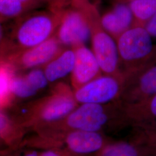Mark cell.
<instances>
[{
    "instance_id": "obj_1",
    "label": "cell",
    "mask_w": 156,
    "mask_h": 156,
    "mask_svg": "<svg viewBox=\"0 0 156 156\" xmlns=\"http://www.w3.org/2000/svg\"><path fill=\"white\" fill-rule=\"evenodd\" d=\"M17 19L9 37L4 39L0 49L1 57L33 48L49 39L58 27L60 15L55 8L51 13L34 12Z\"/></svg>"
},
{
    "instance_id": "obj_2",
    "label": "cell",
    "mask_w": 156,
    "mask_h": 156,
    "mask_svg": "<svg viewBox=\"0 0 156 156\" xmlns=\"http://www.w3.org/2000/svg\"><path fill=\"white\" fill-rule=\"evenodd\" d=\"M116 42L120 60L131 64L133 69L156 58L152 37L143 26H132L117 37Z\"/></svg>"
},
{
    "instance_id": "obj_3",
    "label": "cell",
    "mask_w": 156,
    "mask_h": 156,
    "mask_svg": "<svg viewBox=\"0 0 156 156\" xmlns=\"http://www.w3.org/2000/svg\"><path fill=\"white\" fill-rule=\"evenodd\" d=\"M56 8L60 15L56 37L61 45L74 48L87 42L92 30L84 12L77 8L64 11Z\"/></svg>"
},
{
    "instance_id": "obj_4",
    "label": "cell",
    "mask_w": 156,
    "mask_h": 156,
    "mask_svg": "<svg viewBox=\"0 0 156 156\" xmlns=\"http://www.w3.org/2000/svg\"><path fill=\"white\" fill-rule=\"evenodd\" d=\"M62 45L53 36L43 43L6 57L16 71L45 66L62 51Z\"/></svg>"
},
{
    "instance_id": "obj_5",
    "label": "cell",
    "mask_w": 156,
    "mask_h": 156,
    "mask_svg": "<svg viewBox=\"0 0 156 156\" xmlns=\"http://www.w3.org/2000/svg\"><path fill=\"white\" fill-rule=\"evenodd\" d=\"M76 102L74 96L60 87L54 94L32 106L30 113L42 122H55L67 117L76 108Z\"/></svg>"
},
{
    "instance_id": "obj_6",
    "label": "cell",
    "mask_w": 156,
    "mask_h": 156,
    "mask_svg": "<svg viewBox=\"0 0 156 156\" xmlns=\"http://www.w3.org/2000/svg\"><path fill=\"white\" fill-rule=\"evenodd\" d=\"M120 90V84L113 75L98 76L77 88L74 93L76 101L80 104H102L114 99Z\"/></svg>"
},
{
    "instance_id": "obj_7",
    "label": "cell",
    "mask_w": 156,
    "mask_h": 156,
    "mask_svg": "<svg viewBox=\"0 0 156 156\" xmlns=\"http://www.w3.org/2000/svg\"><path fill=\"white\" fill-rule=\"evenodd\" d=\"M92 51L98 62L101 71L108 75L117 73L120 56L117 42L105 30L98 29L92 31Z\"/></svg>"
},
{
    "instance_id": "obj_8",
    "label": "cell",
    "mask_w": 156,
    "mask_h": 156,
    "mask_svg": "<svg viewBox=\"0 0 156 156\" xmlns=\"http://www.w3.org/2000/svg\"><path fill=\"white\" fill-rule=\"evenodd\" d=\"M108 120L101 104L85 103L75 108L67 117V125L73 129L97 132Z\"/></svg>"
},
{
    "instance_id": "obj_9",
    "label": "cell",
    "mask_w": 156,
    "mask_h": 156,
    "mask_svg": "<svg viewBox=\"0 0 156 156\" xmlns=\"http://www.w3.org/2000/svg\"><path fill=\"white\" fill-rule=\"evenodd\" d=\"M74 50L75 61L72 80L78 88L97 78L101 71L92 50L83 45L74 48Z\"/></svg>"
},
{
    "instance_id": "obj_10",
    "label": "cell",
    "mask_w": 156,
    "mask_h": 156,
    "mask_svg": "<svg viewBox=\"0 0 156 156\" xmlns=\"http://www.w3.org/2000/svg\"><path fill=\"white\" fill-rule=\"evenodd\" d=\"M134 21V15L128 4L122 2L101 17L100 22L106 33L118 37L132 27Z\"/></svg>"
},
{
    "instance_id": "obj_11",
    "label": "cell",
    "mask_w": 156,
    "mask_h": 156,
    "mask_svg": "<svg viewBox=\"0 0 156 156\" xmlns=\"http://www.w3.org/2000/svg\"><path fill=\"white\" fill-rule=\"evenodd\" d=\"M68 148L77 154H87L99 151L103 145V138L97 132L74 129L67 135Z\"/></svg>"
},
{
    "instance_id": "obj_12",
    "label": "cell",
    "mask_w": 156,
    "mask_h": 156,
    "mask_svg": "<svg viewBox=\"0 0 156 156\" xmlns=\"http://www.w3.org/2000/svg\"><path fill=\"white\" fill-rule=\"evenodd\" d=\"M75 53L73 49L62 51L46 64L44 68L49 82H55L72 73L75 65Z\"/></svg>"
},
{
    "instance_id": "obj_13",
    "label": "cell",
    "mask_w": 156,
    "mask_h": 156,
    "mask_svg": "<svg viewBox=\"0 0 156 156\" xmlns=\"http://www.w3.org/2000/svg\"><path fill=\"white\" fill-rule=\"evenodd\" d=\"M16 70L6 58L0 56V109L9 106L14 100L12 83Z\"/></svg>"
},
{
    "instance_id": "obj_14",
    "label": "cell",
    "mask_w": 156,
    "mask_h": 156,
    "mask_svg": "<svg viewBox=\"0 0 156 156\" xmlns=\"http://www.w3.org/2000/svg\"><path fill=\"white\" fill-rule=\"evenodd\" d=\"M138 75V88L142 94H156V60L134 69Z\"/></svg>"
},
{
    "instance_id": "obj_15",
    "label": "cell",
    "mask_w": 156,
    "mask_h": 156,
    "mask_svg": "<svg viewBox=\"0 0 156 156\" xmlns=\"http://www.w3.org/2000/svg\"><path fill=\"white\" fill-rule=\"evenodd\" d=\"M137 25L144 26L156 13V0H128Z\"/></svg>"
},
{
    "instance_id": "obj_16",
    "label": "cell",
    "mask_w": 156,
    "mask_h": 156,
    "mask_svg": "<svg viewBox=\"0 0 156 156\" xmlns=\"http://www.w3.org/2000/svg\"><path fill=\"white\" fill-rule=\"evenodd\" d=\"M30 10L20 0H0V20L19 19Z\"/></svg>"
},
{
    "instance_id": "obj_17",
    "label": "cell",
    "mask_w": 156,
    "mask_h": 156,
    "mask_svg": "<svg viewBox=\"0 0 156 156\" xmlns=\"http://www.w3.org/2000/svg\"><path fill=\"white\" fill-rule=\"evenodd\" d=\"M12 93L15 98L27 99L31 98L38 92L26 79L24 75H15L12 83Z\"/></svg>"
},
{
    "instance_id": "obj_18",
    "label": "cell",
    "mask_w": 156,
    "mask_h": 156,
    "mask_svg": "<svg viewBox=\"0 0 156 156\" xmlns=\"http://www.w3.org/2000/svg\"><path fill=\"white\" fill-rule=\"evenodd\" d=\"M18 133V128L13 121L0 109V142H11Z\"/></svg>"
},
{
    "instance_id": "obj_19",
    "label": "cell",
    "mask_w": 156,
    "mask_h": 156,
    "mask_svg": "<svg viewBox=\"0 0 156 156\" xmlns=\"http://www.w3.org/2000/svg\"><path fill=\"white\" fill-rule=\"evenodd\" d=\"M102 156H138V153L132 145L119 143L107 147Z\"/></svg>"
},
{
    "instance_id": "obj_20",
    "label": "cell",
    "mask_w": 156,
    "mask_h": 156,
    "mask_svg": "<svg viewBox=\"0 0 156 156\" xmlns=\"http://www.w3.org/2000/svg\"><path fill=\"white\" fill-rule=\"evenodd\" d=\"M24 76L30 84L38 92L45 89L49 83L44 69L40 68L31 69L30 72L24 74Z\"/></svg>"
},
{
    "instance_id": "obj_21",
    "label": "cell",
    "mask_w": 156,
    "mask_h": 156,
    "mask_svg": "<svg viewBox=\"0 0 156 156\" xmlns=\"http://www.w3.org/2000/svg\"><path fill=\"white\" fill-rule=\"evenodd\" d=\"M152 38H156V13L144 26Z\"/></svg>"
},
{
    "instance_id": "obj_22",
    "label": "cell",
    "mask_w": 156,
    "mask_h": 156,
    "mask_svg": "<svg viewBox=\"0 0 156 156\" xmlns=\"http://www.w3.org/2000/svg\"><path fill=\"white\" fill-rule=\"evenodd\" d=\"M26 6L30 11L38 6L44 2L50 0H20ZM51 1V0H50Z\"/></svg>"
},
{
    "instance_id": "obj_23",
    "label": "cell",
    "mask_w": 156,
    "mask_h": 156,
    "mask_svg": "<svg viewBox=\"0 0 156 156\" xmlns=\"http://www.w3.org/2000/svg\"><path fill=\"white\" fill-rule=\"evenodd\" d=\"M150 109L153 115L156 116V94L153 95L150 103Z\"/></svg>"
},
{
    "instance_id": "obj_24",
    "label": "cell",
    "mask_w": 156,
    "mask_h": 156,
    "mask_svg": "<svg viewBox=\"0 0 156 156\" xmlns=\"http://www.w3.org/2000/svg\"><path fill=\"white\" fill-rule=\"evenodd\" d=\"M41 156H62L57 152L53 151H46L40 153Z\"/></svg>"
},
{
    "instance_id": "obj_25",
    "label": "cell",
    "mask_w": 156,
    "mask_h": 156,
    "mask_svg": "<svg viewBox=\"0 0 156 156\" xmlns=\"http://www.w3.org/2000/svg\"><path fill=\"white\" fill-rule=\"evenodd\" d=\"M20 156H41L40 153H38L34 151H30L26 153H24L23 154Z\"/></svg>"
},
{
    "instance_id": "obj_26",
    "label": "cell",
    "mask_w": 156,
    "mask_h": 156,
    "mask_svg": "<svg viewBox=\"0 0 156 156\" xmlns=\"http://www.w3.org/2000/svg\"><path fill=\"white\" fill-rule=\"evenodd\" d=\"M3 35H3V30H2V27L1 20H0V49L1 48V46H2L4 39Z\"/></svg>"
}]
</instances>
